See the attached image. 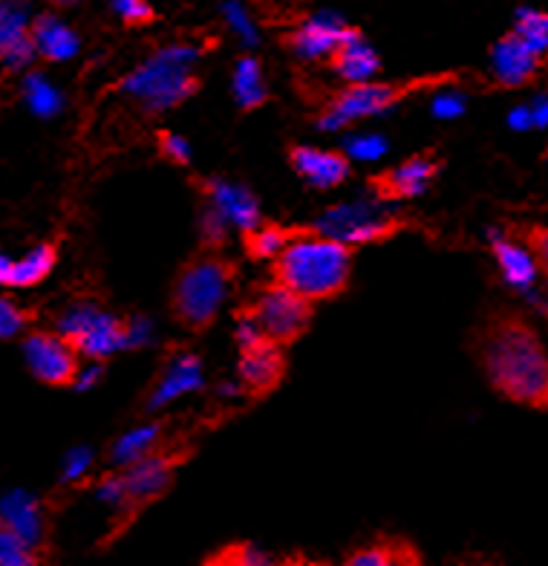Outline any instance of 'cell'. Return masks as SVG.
I'll return each mask as SVG.
<instances>
[{"instance_id": "6da1fadb", "label": "cell", "mask_w": 548, "mask_h": 566, "mask_svg": "<svg viewBox=\"0 0 548 566\" xmlns=\"http://www.w3.org/2000/svg\"><path fill=\"white\" fill-rule=\"evenodd\" d=\"M476 356L505 399L548 408V353L523 315L497 310L476 333Z\"/></svg>"}, {"instance_id": "7a4b0ae2", "label": "cell", "mask_w": 548, "mask_h": 566, "mask_svg": "<svg viewBox=\"0 0 548 566\" xmlns=\"http://www.w3.org/2000/svg\"><path fill=\"white\" fill-rule=\"evenodd\" d=\"M349 272H352L349 247L306 229H297V238L272 263L274 283L306 301L341 295L349 286Z\"/></svg>"}, {"instance_id": "3957f363", "label": "cell", "mask_w": 548, "mask_h": 566, "mask_svg": "<svg viewBox=\"0 0 548 566\" xmlns=\"http://www.w3.org/2000/svg\"><path fill=\"white\" fill-rule=\"evenodd\" d=\"M238 277V266L220 254L208 252L191 258L177 272L171 290V313L173 318L191 333H205L223 310L231 286Z\"/></svg>"}, {"instance_id": "277c9868", "label": "cell", "mask_w": 548, "mask_h": 566, "mask_svg": "<svg viewBox=\"0 0 548 566\" xmlns=\"http://www.w3.org/2000/svg\"><path fill=\"white\" fill-rule=\"evenodd\" d=\"M197 55L193 46H165L119 82V90L148 111H171L200 90V78L193 75Z\"/></svg>"}, {"instance_id": "5b68a950", "label": "cell", "mask_w": 548, "mask_h": 566, "mask_svg": "<svg viewBox=\"0 0 548 566\" xmlns=\"http://www.w3.org/2000/svg\"><path fill=\"white\" fill-rule=\"evenodd\" d=\"M453 75H436V78H415L408 84H349L333 98V105L326 107L324 116L318 119L320 130H338V127L352 125L363 116H376V113H387L393 105H399L401 98H408L413 90L433 87V84L451 82Z\"/></svg>"}, {"instance_id": "8992f818", "label": "cell", "mask_w": 548, "mask_h": 566, "mask_svg": "<svg viewBox=\"0 0 548 566\" xmlns=\"http://www.w3.org/2000/svg\"><path fill=\"white\" fill-rule=\"evenodd\" d=\"M238 315L257 321V327L263 329V336L272 344L289 347V344H295L309 329L312 301L301 298L295 292L272 283V286L260 292L252 304L240 306Z\"/></svg>"}, {"instance_id": "52a82bcc", "label": "cell", "mask_w": 548, "mask_h": 566, "mask_svg": "<svg viewBox=\"0 0 548 566\" xmlns=\"http://www.w3.org/2000/svg\"><path fill=\"white\" fill-rule=\"evenodd\" d=\"M404 229V220L390 211H381L376 202H341L335 209H326L320 220L309 226L306 231L320 234V238L338 240L344 247L352 243H370V240H384L393 238L396 231Z\"/></svg>"}, {"instance_id": "ba28073f", "label": "cell", "mask_w": 548, "mask_h": 566, "mask_svg": "<svg viewBox=\"0 0 548 566\" xmlns=\"http://www.w3.org/2000/svg\"><path fill=\"white\" fill-rule=\"evenodd\" d=\"M59 336L67 338L78 356L102 361V358L113 356L116 350L130 347V321L102 313L93 304H78L61 318Z\"/></svg>"}, {"instance_id": "9c48e42d", "label": "cell", "mask_w": 548, "mask_h": 566, "mask_svg": "<svg viewBox=\"0 0 548 566\" xmlns=\"http://www.w3.org/2000/svg\"><path fill=\"white\" fill-rule=\"evenodd\" d=\"M27 367L38 381L52 385V388H70L78 381V353L64 336L32 329L21 344Z\"/></svg>"}, {"instance_id": "30bf717a", "label": "cell", "mask_w": 548, "mask_h": 566, "mask_svg": "<svg viewBox=\"0 0 548 566\" xmlns=\"http://www.w3.org/2000/svg\"><path fill=\"white\" fill-rule=\"evenodd\" d=\"M182 460H186V454H162V451H156V454L130 465L122 474L125 478V512L136 514L145 503H154L156 497H162L171 489L173 471H177Z\"/></svg>"}, {"instance_id": "8fae6325", "label": "cell", "mask_w": 548, "mask_h": 566, "mask_svg": "<svg viewBox=\"0 0 548 566\" xmlns=\"http://www.w3.org/2000/svg\"><path fill=\"white\" fill-rule=\"evenodd\" d=\"M356 27L344 23L335 15H318L309 18L304 27H297L286 44L292 46V53L304 61H333L335 53L347 44L349 38L356 35Z\"/></svg>"}, {"instance_id": "7c38bea8", "label": "cell", "mask_w": 548, "mask_h": 566, "mask_svg": "<svg viewBox=\"0 0 548 566\" xmlns=\"http://www.w3.org/2000/svg\"><path fill=\"white\" fill-rule=\"evenodd\" d=\"M439 165L442 163L433 154H415V157H410L408 163H401L393 171L370 177L367 186H370V191L381 202L410 200V197H419L430 186V179L436 177Z\"/></svg>"}, {"instance_id": "4fadbf2b", "label": "cell", "mask_w": 548, "mask_h": 566, "mask_svg": "<svg viewBox=\"0 0 548 566\" xmlns=\"http://www.w3.org/2000/svg\"><path fill=\"white\" fill-rule=\"evenodd\" d=\"M202 388V361L193 353H177L165 361L156 381L150 385L148 399H145V410H159L168 402L179 399L182 394Z\"/></svg>"}, {"instance_id": "5bb4252c", "label": "cell", "mask_w": 548, "mask_h": 566, "mask_svg": "<svg viewBox=\"0 0 548 566\" xmlns=\"http://www.w3.org/2000/svg\"><path fill=\"white\" fill-rule=\"evenodd\" d=\"M200 188L202 195L211 200V209L220 211L243 234H252L254 229L263 226L260 223L257 197L245 186H234V182H225V179H200Z\"/></svg>"}, {"instance_id": "9a60e30c", "label": "cell", "mask_w": 548, "mask_h": 566, "mask_svg": "<svg viewBox=\"0 0 548 566\" xmlns=\"http://www.w3.org/2000/svg\"><path fill=\"white\" fill-rule=\"evenodd\" d=\"M540 67V55L534 53L531 46L517 35V32H508L494 44L491 50V70H494V78L503 87L514 90L523 87L534 78Z\"/></svg>"}, {"instance_id": "2e32d148", "label": "cell", "mask_w": 548, "mask_h": 566, "mask_svg": "<svg viewBox=\"0 0 548 566\" xmlns=\"http://www.w3.org/2000/svg\"><path fill=\"white\" fill-rule=\"evenodd\" d=\"M289 163L309 186L338 188L349 177V157L341 150H318L309 145H295L289 148Z\"/></svg>"}, {"instance_id": "e0dca14e", "label": "cell", "mask_w": 548, "mask_h": 566, "mask_svg": "<svg viewBox=\"0 0 548 566\" xmlns=\"http://www.w3.org/2000/svg\"><path fill=\"white\" fill-rule=\"evenodd\" d=\"M0 55L7 70H23L32 61L35 44H32V21L27 9L7 3L0 9Z\"/></svg>"}, {"instance_id": "ac0fdd59", "label": "cell", "mask_w": 548, "mask_h": 566, "mask_svg": "<svg viewBox=\"0 0 548 566\" xmlns=\"http://www.w3.org/2000/svg\"><path fill=\"white\" fill-rule=\"evenodd\" d=\"M3 532H12L35 552L41 549L44 546V517H41L38 500H32L27 492L7 494L3 497Z\"/></svg>"}, {"instance_id": "d6986e66", "label": "cell", "mask_w": 548, "mask_h": 566, "mask_svg": "<svg viewBox=\"0 0 548 566\" xmlns=\"http://www.w3.org/2000/svg\"><path fill=\"white\" fill-rule=\"evenodd\" d=\"M240 379L252 396H266L272 394L283 381V356L277 344H263L260 350L243 353L240 356Z\"/></svg>"}, {"instance_id": "ffe728a7", "label": "cell", "mask_w": 548, "mask_h": 566, "mask_svg": "<svg viewBox=\"0 0 548 566\" xmlns=\"http://www.w3.org/2000/svg\"><path fill=\"white\" fill-rule=\"evenodd\" d=\"M491 247H494V258H497V266L505 281L512 283L514 290L531 292L540 266H537V261H534V254L528 252L526 243H517V240H508L503 234H494Z\"/></svg>"}, {"instance_id": "44dd1931", "label": "cell", "mask_w": 548, "mask_h": 566, "mask_svg": "<svg viewBox=\"0 0 548 566\" xmlns=\"http://www.w3.org/2000/svg\"><path fill=\"white\" fill-rule=\"evenodd\" d=\"M32 44L46 61H67L78 53V35L59 15L44 12L32 21Z\"/></svg>"}, {"instance_id": "7402d4cb", "label": "cell", "mask_w": 548, "mask_h": 566, "mask_svg": "<svg viewBox=\"0 0 548 566\" xmlns=\"http://www.w3.org/2000/svg\"><path fill=\"white\" fill-rule=\"evenodd\" d=\"M55 261H59V249L52 243H41L30 254H23L21 261L3 258L0 261V281L7 286H35L55 269Z\"/></svg>"}, {"instance_id": "603a6c76", "label": "cell", "mask_w": 548, "mask_h": 566, "mask_svg": "<svg viewBox=\"0 0 548 566\" xmlns=\"http://www.w3.org/2000/svg\"><path fill=\"white\" fill-rule=\"evenodd\" d=\"M329 64H333L335 73L341 75V78H347L349 84H370V78L378 73V67H381L376 50L363 41L361 32H356V35L349 38L347 44L335 53V59L329 61Z\"/></svg>"}, {"instance_id": "cb8c5ba5", "label": "cell", "mask_w": 548, "mask_h": 566, "mask_svg": "<svg viewBox=\"0 0 548 566\" xmlns=\"http://www.w3.org/2000/svg\"><path fill=\"white\" fill-rule=\"evenodd\" d=\"M344 566H422V558L404 541L384 537V541H372V544L352 552L344 560Z\"/></svg>"}, {"instance_id": "d4e9b609", "label": "cell", "mask_w": 548, "mask_h": 566, "mask_svg": "<svg viewBox=\"0 0 548 566\" xmlns=\"http://www.w3.org/2000/svg\"><path fill=\"white\" fill-rule=\"evenodd\" d=\"M234 96H238L240 111H254L266 105V84H263V67L254 55H243L234 67Z\"/></svg>"}, {"instance_id": "484cf974", "label": "cell", "mask_w": 548, "mask_h": 566, "mask_svg": "<svg viewBox=\"0 0 548 566\" xmlns=\"http://www.w3.org/2000/svg\"><path fill=\"white\" fill-rule=\"evenodd\" d=\"M297 238V229H286V226L277 223H263L260 229H254L252 234H245V252L254 261H263V258H281L286 252L292 240Z\"/></svg>"}, {"instance_id": "4316f807", "label": "cell", "mask_w": 548, "mask_h": 566, "mask_svg": "<svg viewBox=\"0 0 548 566\" xmlns=\"http://www.w3.org/2000/svg\"><path fill=\"white\" fill-rule=\"evenodd\" d=\"M159 433H162V424H141V428H136V431L125 433L119 442H116V448H113V462L116 465H136V462H141L145 457L156 454V440H159Z\"/></svg>"}, {"instance_id": "83f0119b", "label": "cell", "mask_w": 548, "mask_h": 566, "mask_svg": "<svg viewBox=\"0 0 548 566\" xmlns=\"http://www.w3.org/2000/svg\"><path fill=\"white\" fill-rule=\"evenodd\" d=\"M23 96H27V105L38 116H52V113L61 111V93L46 82L41 73H30L27 82H23Z\"/></svg>"}, {"instance_id": "f1b7e54d", "label": "cell", "mask_w": 548, "mask_h": 566, "mask_svg": "<svg viewBox=\"0 0 548 566\" xmlns=\"http://www.w3.org/2000/svg\"><path fill=\"white\" fill-rule=\"evenodd\" d=\"M523 41L531 46L534 53H548V12H537V9H519L517 27H514Z\"/></svg>"}, {"instance_id": "f546056e", "label": "cell", "mask_w": 548, "mask_h": 566, "mask_svg": "<svg viewBox=\"0 0 548 566\" xmlns=\"http://www.w3.org/2000/svg\"><path fill=\"white\" fill-rule=\"evenodd\" d=\"M0 566H38V552L12 532H0Z\"/></svg>"}, {"instance_id": "4dcf8cb0", "label": "cell", "mask_w": 548, "mask_h": 566, "mask_svg": "<svg viewBox=\"0 0 548 566\" xmlns=\"http://www.w3.org/2000/svg\"><path fill=\"white\" fill-rule=\"evenodd\" d=\"M211 566H274V560L268 558L266 552H260L257 546L240 544L220 552V555L211 560Z\"/></svg>"}, {"instance_id": "1f68e13d", "label": "cell", "mask_w": 548, "mask_h": 566, "mask_svg": "<svg viewBox=\"0 0 548 566\" xmlns=\"http://www.w3.org/2000/svg\"><path fill=\"white\" fill-rule=\"evenodd\" d=\"M30 318H32V313L21 310V306H18L12 298L0 301V336H3V342L15 338L18 333L27 327V321Z\"/></svg>"}, {"instance_id": "d6a6232c", "label": "cell", "mask_w": 548, "mask_h": 566, "mask_svg": "<svg viewBox=\"0 0 548 566\" xmlns=\"http://www.w3.org/2000/svg\"><path fill=\"white\" fill-rule=\"evenodd\" d=\"M387 154V139L384 136H352V139H347V157H356L361 159V163H370V159H378L384 157Z\"/></svg>"}, {"instance_id": "836d02e7", "label": "cell", "mask_w": 548, "mask_h": 566, "mask_svg": "<svg viewBox=\"0 0 548 566\" xmlns=\"http://www.w3.org/2000/svg\"><path fill=\"white\" fill-rule=\"evenodd\" d=\"M225 226H229V220H225L220 211L208 206L205 214H202L200 220V231H202V243H205L214 254H217V247H223L225 243Z\"/></svg>"}, {"instance_id": "e575fe53", "label": "cell", "mask_w": 548, "mask_h": 566, "mask_svg": "<svg viewBox=\"0 0 548 566\" xmlns=\"http://www.w3.org/2000/svg\"><path fill=\"white\" fill-rule=\"evenodd\" d=\"M523 243L534 254L542 275L548 277V226H528L526 234H523Z\"/></svg>"}, {"instance_id": "d590c367", "label": "cell", "mask_w": 548, "mask_h": 566, "mask_svg": "<svg viewBox=\"0 0 548 566\" xmlns=\"http://www.w3.org/2000/svg\"><path fill=\"white\" fill-rule=\"evenodd\" d=\"M113 9H116L122 21L130 23V27H141V23L154 21V9H150V3H145V0H116Z\"/></svg>"}, {"instance_id": "8d00e7d4", "label": "cell", "mask_w": 548, "mask_h": 566, "mask_svg": "<svg viewBox=\"0 0 548 566\" xmlns=\"http://www.w3.org/2000/svg\"><path fill=\"white\" fill-rule=\"evenodd\" d=\"M156 142H159V150H162L165 157L171 159V163L188 165L191 150H188V142L182 139V136L171 134V130H159V134H156Z\"/></svg>"}, {"instance_id": "74e56055", "label": "cell", "mask_w": 548, "mask_h": 566, "mask_svg": "<svg viewBox=\"0 0 548 566\" xmlns=\"http://www.w3.org/2000/svg\"><path fill=\"white\" fill-rule=\"evenodd\" d=\"M98 497L104 503H113V506L125 509V478L122 474H107V478L98 483Z\"/></svg>"}, {"instance_id": "f35d334b", "label": "cell", "mask_w": 548, "mask_h": 566, "mask_svg": "<svg viewBox=\"0 0 548 566\" xmlns=\"http://www.w3.org/2000/svg\"><path fill=\"white\" fill-rule=\"evenodd\" d=\"M462 111H465V102H462L460 93H439L433 98V113L439 119H456V116H462Z\"/></svg>"}, {"instance_id": "ab89813d", "label": "cell", "mask_w": 548, "mask_h": 566, "mask_svg": "<svg viewBox=\"0 0 548 566\" xmlns=\"http://www.w3.org/2000/svg\"><path fill=\"white\" fill-rule=\"evenodd\" d=\"M87 465H89L87 448H78V451H73V454H70V460H67V471H64V480H75L84 469H87Z\"/></svg>"}, {"instance_id": "60d3db41", "label": "cell", "mask_w": 548, "mask_h": 566, "mask_svg": "<svg viewBox=\"0 0 548 566\" xmlns=\"http://www.w3.org/2000/svg\"><path fill=\"white\" fill-rule=\"evenodd\" d=\"M512 127L514 130H528V127H534L531 107H517V111H512Z\"/></svg>"}, {"instance_id": "b9f144b4", "label": "cell", "mask_w": 548, "mask_h": 566, "mask_svg": "<svg viewBox=\"0 0 548 566\" xmlns=\"http://www.w3.org/2000/svg\"><path fill=\"white\" fill-rule=\"evenodd\" d=\"M534 113V127H548V98L540 96L537 102L531 105Z\"/></svg>"}, {"instance_id": "7bdbcfd3", "label": "cell", "mask_w": 548, "mask_h": 566, "mask_svg": "<svg viewBox=\"0 0 548 566\" xmlns=\"http://www.w3.org/2000/svg\"><path fill=\"white\" fill-rule=\"evenodd\" d=\"M98 376H102V367L93 365V367H89V370H84L82 376H78V381H75V388H78V390H89L98 381Z\"/></svg>"}, {"instance_id": "ee69618b", "label": "cell", "mask_w": 548, "mask_h": 566, "mask_svg": "<svg viewBox=\"0 0 548 566\" xmlns=\"http://www.w3.org/2000/svg\"><path fill=\"white\" fill-rule=\"evenodd\" d=\"M456 566H497V564H488V560H465V564H456Z\"/></svg>"}]
</instances>
